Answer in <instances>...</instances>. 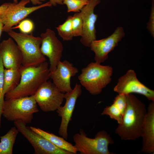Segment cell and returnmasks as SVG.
Returning <instances> with one entry per match:
<instances>
[{"label": "cell", "mask_w": 154, "mask_h": 154, "mask_svg": "<svg viewBox=\"0 0 154 154\" xmlns=\"http://www.w3.org/2000/svg\"><path fill=\"white\" fill-rule=\"evenodd\" d=\"M126 95V107L115 133L122 140L134 141L141 137L147 110L145 104L132 94Z\"/></svg>", "instance_id": "6da1fadb"}, {"label": "cell", "mask_w": 154, "mask_h": 154, "mask_svg": "<svg viewBox=\"0 0 154 154\" xmlns=\"http://www.w3.org/2000/svg\"><path fill=\"white\" fill-rule=\"evenodd\" d=\"M22 67L19 84L5 94V100L33 95L40 86L50 78L48 64L46 61L37 65Z\"/></svg>", "instance_id": "7a4b0ae2"}, {"label": "cell", "mask_w": 154, "mask_h": 154, "mask_svg": "<svg viewBox=\"0 0 154 154\" xmlns=\"http://www.w3.org/2000/svg\"><path fill=\"white\" fill-rule=\"evenodd\" d=\"M113 68L92 62L82 69L78 78L81 85L92 95L99 94L112 80Z\"/></svg>", "instance_id": "3957f363"}, {"label": "cell", "mask_w": 154, "mask_h": 154, "mask_svg": "<svg viewBox=\"0 0 154 154\" xmlns=\"http://www.w3.org/2000/svg\"><path fill=\"white\" fill-rule=\"evenodd\" d=\"M7 33L16 43L21 51L23 67L37 65L46 61L40 50L42 41L40 37L17 33L12 30Z\"/></svg>", "instance_id": "277c9868"}, {"label": "cell", "mask_w": 154, "mask_h": 154, "mask_svg": "<svg viewBox=\"0 0 154 154\" xmlns=\"http://www.w3.org/2000/svg\"><path fill=\"white\" fill-rule=\"evenodd\" d=\"M37 105L34 95L5 100L2 116L9 121L19 120L30 123L33 114L39 111Z\"/></svg>", "instance_id": "5b68a950"}, {"label": "cell", "mask_w": 154, "mask_h": 154, "mask_svg": "<svg viewBox=\"0 0 154 154\" xmlns=\"http://www.w3.org/2000/svg\"><path fill=\"white\" fill-rule=\"evenodd\" d=\"M73 140L78 152L82 154H114L108 149L114 143L110 135L104 130L99 131L94 138H90L82 130L75 134Z\"/></svg>", "instance_id": "8992f818"}, {"label": "cell", "mask_w": 154, "mask_h": 154, "mask_svg": "<svg viewBox=\"0 0 154 154\" xmlns=\"http://www.w3.org/2000/svg\"><path fill=\"white\" fill-rule=\"evenodd\" d=\"M30 0H21L17 3H10L6 10L0 15L3 24V31L8 32L12 30L13 27L17 25L33 12L40 9L52 5L49 1L38 6L26 7Z\"/></svg>", "instance_id": "52a82bcc"}, {"label": "cell", "mask_w": 154, "mask_h": 154, "mask_svg": "<svg viewBox=\"0 0 154 154\" xmlns=\"http://www.w3.org/2000/svg\"><path fill=\"white\" fill-rule=\"evenodd\" d=\"M18 131L33 147L36 154H73L59 148L41 135L33 131L30 127L19 120L14 121Z\"/></svg>", "instance_id": "ba28073f"}, {"label": "cell", "mask_w": 154, "mask_h": 154, "mask_svg": "<svg viewBox=\"0 0 154 154\" xmlns=\"http://www.w3.org/2000/svg\"><path fill=\"white\" fill-rule=\"evenodd\" d=\"M64 96V93L48 80L42 84L34 95L37 104L45 112L56 110L61 106Z\"/></svg>", "instance_id": "9c48e42d"}, {"label": "cell", "mask_w": 154, "mask_h": 154, "mask_svg": "<svg viewBox=\"0 0 154 154\" xmlns=\"http://www.w3.org/2000/svg\"><path fill=\"white\" fill-rule=\"evenodd\" d=\"M118 94L125 95L133 93L144 96L149 100L154 101V91L141 83L137 79L136 74L132 70H128L120 77L114 89Z\"/></svg>", "instance_id": "30bf717a"}, {"label": "cell", "mask_w": 154, "mask_h": 154, "mask_svg": "<svg viewBox=\"0 0 154 154\" xmlns=\"http://www.w3.org/2000/svg\"><path fill=\"white\" fill-rule=\"evenodd\" d=\"M41 44L40 50L42 54L48 58L50 72L54 70L62 56L63 47L62 42L58 38L55 32L47 29L40 35Z\"/></svg>", "instance_id": "8fae6325"}, {"label": "cell", "mask_w": 154, "mask_h": 154, "mask_svg": "<svg viewBox=\"0 0 154 154\" xmlns=\"http://www.w3.org/2000/svg\"><path fill=\"white\" fill-rule=\"evenodd\" d=\"M81 85L77 83L72 90L64 93L66 102L63 106H60L56 110L58 116L61 117L60 125L59 129V135L66 140L68 139V128L72 117L78 98L81 95Z\"/></svg>", "instance_id": "7c38bea8"}, {"label": "cell", "mask_w": 154, "mask_h": 154, "mask_svg": "<svg viewBox=\"0 0 154 154\" xmlns=\"http://www.w3.org/2000/svg\"><path fill=\"white\" fill-rule=\"evenodd\" d=\"M100 3V0H89L80 12L83 21L82 33L80 41L86 47H90L92 41L96 40L95 24L98 16L94 13V11Z\"/></svg>", "instance_id": "4fadbf2b"}, {"label": "cell", "mask_w": 154, "mask_h": 154, "mask_svg": "<svg viewBox=\"0 0 154 154\" xmlns=\"http://www.w3.org/2000/svg\"><path fill=\"white\" fill-rule=\"evenodd\" d=\"M125 35L123 28L118 27L108 37L92 41L90 47L95 53L96 62L101 64L107 59L108 54L117 45L119 42Z\"/></svg>", "instance_id": "5bb4252c"}, {"label": "cell", "mask_w": 154, "mask_h": 154, "mask_svg": "<svg viewBox=\"0 0 154 154\" xmlns=\"http://www.w3.org/2000/svg\"><path fill=\"white\" fill-rule=\"evenodd\" d=\"M78 72V68L67 60L60 61L56 68L50 72V78L58 89L65 93L71 92V78Z\"/></svg>", "instance_id": "9a60e30c"}, {"label": "cell", "mask_w": 154, "mask_h": 154, "mask_svg": "<svg viewBox=\"0 0 154 154\" xmlns=\"http://www.w3.org/2000/svg\"><path fill=\"white\" fill-rule=\"evenodd\" d=\"M0 56L6 69H19L22 66V56L17 45L11 38L0 44Z\"/></svg>", "instance_id": "2e32d148"}, {"label": "cell", "mask_w": 154, "mask_h": 154, "mask_svg": "<svg viewBox=\"0 0 154 154\" xmlns=\"http://www.w3.org/2000/svg\"><path fill=\"white\" fill-rule=\"evenodd\" d=\"M141 137H142V152L154 153V101L149 105L143 125Z\"/></svg>", "instance_id": "e0dca14e"}, {"label": "cell", "mask_w": 154, "mask_h": 154, "mask_svg": "<svg viewBox=\"0 0 154 154\" xmlns=\"http://www.w3.org/2000/svg\"><path fill=\"white\" fill-rule=\"evenodd\" d=\"M31 129L41 135L59 148L70 152L73 154H76L78 151L74 145L66 140L63 137L45 131L40 128L30 126Z\"/></svg>", "instance_id": "ac0fdd59"}, {"label": "cell", "mask_w": 154, "mask_h": 154, "mask_svg": "<svg viewBox=\"0 0 154 154\" xmlns=\"http://www.w3.org/2000/svg\"><path fill=\"white\" fill-rule=\"evenodd\" d=\"M22 66L18 69H5L4 70L3 93L5 94L13 90L20 82Z\"/></svg>", "instance_id": "d6986e66"}, {"label": "cell", "mask_w": 154, "mask_h": 154, "mask_svg": "<svg viewBox=\"0 0 154 154\" xmlns=\"http://www.w3.org/2000/svg\"><path fill=\"white\" fill-rule=\"evenodd\" d=\"M19 132L15 126L4 135L0 136V154H13V145Z\"/></svg>", "instance_id": "ffe728a7"}, {"label": "cell", "mask_w": 154, "mask_h": 154, "mask_svg": "<svg viewBox=\"0 0 154 154\" xmlns=\"http://www.w3.org/2000/svg\"><path fill=\"white\" fill-rule=\"evenodd\" d=\"M72 16H69L66 21L56 28L58 35L64 41L72 40L74 37L72 25Z\"/></svg>", "instance_id": "44dd1931"}, {"label": "cell", "mask_w": 154, "mask_h": 154, "mask_svg": "<svg viewBox=\"0 0 154 154\" xmlns=\"http://www.w3.org/2000/svg\"><path fill=\"white\" fill-rule=\"evenodd\" d=\"M101 114L109 116L111 119L117 121L118 124L122 121L123 115L119 108L113 103L105 108Z\"/></svg>", "instance_id": "7402d4cb"}, {"label": "cell", "mask_w": 154, "mask_h": 154, "mask_svg": "<svg viewBox=\"0 0 154 154\" xmlns=\"http://www.w3.org/2000/svg\"><path fill=\"white\" fill-rule=\"evenodd\" d=\"M63 4L66 5L67 12H80L88 3L89 0H62Z\"/></svg>", "instance_id": "603a6c76"}, {"label": "cell", "mask_w": 154, "mask_h": 154, "mask_svg": "<svg viewBox=\"0 0 154 154\" xmlns=\"http://www.w3.org/2000/svg\"><path fill=\"white\" fill-rule=\"evenodd\" d=\"M72 25L74 37H81L82 33L83 21L80 12H76L72 16Z\"/></svg>", "instance_id": "cb8c5ba5"}, {"label": "cell", "mask_w": 154, "mask_h": 154, "mask_svg": "<svg viewBox=\"0 0 154 154\" xmlns=\"http://www.w3.org/2000/svg\"><path fill=\"white\" fill-rule=\"evenodd\" d=\"M34 28L33 22L30 19H26L21 21L17 26L12 28V29L19 28L21 33L29 34L32 32Z\"/></svg>", "instance_id": "d4e9b609"}, {"label": "cell", "mask_w": 154, "mask_h": 154, "mask_svg": "<svg viewBox=\"0 0 154 154\" xmlns=\"http://www.w3.org/2000/svg\"><path fill=\"white\" fill-rule=\"evenodd\" d=\"M4 69V67L0 56V127L1 126L3 107L5 101V94L3 91Z\"/></svg>", "instance_id": "484cf974"}, {"label": "cell", "mask_w": 154, "mask_h": 154, "mask_svg": "<svg viewBox=\"0 0 154 154\" xmlns=\"http://www.w3.org/2000/svg\"><path fill=\"white\" fill-rule=\"evenodd\" d=\"M113 103L119 108L123 116L127 105L126 95L118 94L114 98Z\"/></svg>", "instance_id": "4316f807"}, {"label": "cell", "mask_w": 154, "mask_h": 154, "mask_svg": "<svg viewBox=\"0 0 154 154\" xmlns=\"http://www.w3.org/2000/svg\"><path fill=\"white\" fill-rule=\"evenodd\" d=\"M151 11L147 28L153 37H154V0H152Z\"/></svg>", "instance_id": "83f0119b"}, {"label": "cell", "mask_w": 154, "mask_h": 154, "mask_svg": "<svg viewBox=\"0 0 154 154\" xmlns=\"http://www.w3.org/2000/svg\"><path fill=\"white\" fill-rule=\"evenodd\" d=\"M10 3H5L0 6V15L2 14L7 9Z\"/></svg>", "instance_id": "f1b7e54d"}, {"label": "cell", "mask_w": 154, "mask_h": 154, "mask_svg": "<svg viewBox=\"0 0 154 154\" xmlns=\"http://www.w3.org/2000/svg\"><path fill=\"white\" fill-rule=\"evenodd\" d=\"M13 3H18V0H13ZM44 0H30V1L34 5H40L42 4V1Z\"/></svg>", "instance_id": "f546056e"}, {"label": "cell", "mask_w": 154, "mask_h": 154, "mask_svg": "<svg viewBox=\"0 0 154 154\" xmlns=\"http://www.w3.org/2000/svg\"><path fill=\"white\" fill-rule=\"evenodd\" d=\"M49 1L52 6H55L57 4L63 5L62 0H49Z\"/></svg>", "instance_id": "4dcf8cb0"}, {"label": "cell", "mask_w": 154, "mask_h": 154, "mask_svg": "<svg viewBox=\"0 0 154 154\" xmlns=\"http://www.w3.org/2000/svg\"><path fill=\"white\" fill-rule=\"evenodd\" d=\"M3 24L2 23L0 16V38L3 31Z\"/></svg>", "instance_id": "1f68e13d"}]
</instances>
